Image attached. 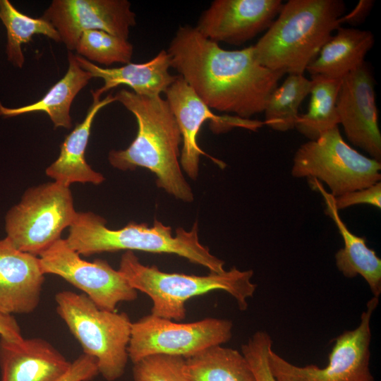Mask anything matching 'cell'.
<instances>
[{
    "label": "cell",
    "instance_id": "1",
    "mask_svg": "<svg viewBox=\"0 0 381 381\" xmlns=\"http://www.w3.org/2000/svg\"><path fill=\"white\" fill-rule=\"evenodd\" d=\"M167 52L171 67L210 109L245 119L264 111L284 75L260 64L253 46L226 50L188 25L179 28Z\"/></svg>",
    "mask_w": 381,
    "mask_h": 381
},
{
    "label": "cell",
    "instance_id": "2",
    "mask_svg": "<svg viewBox=\"0 0 381 381\" xmlns=\"http://www.w3.org/2000/svg\"><path fill=\"white\" fill-rule=\"evenodd\" d=\"M114 97L135 116L138 132L126 149L109 152L110 164L123 171L146 168L156 176L159 188L179 200L192 202L193 193L179 162L181 135L167 100L126 89Z\"/></svg>",
    "mask_w": 381,
    "mask_h": 381
},
{
    "label": "cell",
    "instance_id": "3",
    "mask_svg": "<svg viewBox=\"0 0 381 381\" xmlns=\"http://www.w3.org/2000/svg\"><path fill=\"white\" fill-rule=\"evenodd\" d=\"M341 0H289L253 46L258 62L284 74H303L342 23Z\"/></svg>",
    "mask_w": 381,
    "mask_h": 381
},
{
    "label": "cell",
    "instance_id": "4",
    "mask_svg": "<svg viewBox=\"0 0 381 381\" xmlns=\"http://www.w3.org/2000/svg\"><path fill=\"white\" fill-rule=\"evenodd\" d=\"M68 229L65 240L80 255L119 250L168 253L203 266L210 272L225 271L224 262L200 242L197 222L191 229L178 228L173 235L170 226L157 219L151 227L145 223L131 222L123 228L112 229L107 226L102 217L92 212H80Z\"/></svg>",
    "mask_w": 381,
    "mask_h": 381
},
{
    "label": "cell",
    "instance_id": "5",
    "mask_svg": "<svg viewBox=\"0 0 381 381\" xmlns=\"http://www.w3.org/2000/svg\"><path fill=\"white\" fill-rule=\"evenodd\" d=\"M118 270L133 289L150 298V314L174 321L186 318L188 300L216 290L230 294L238 308L246 310L247 300L257 289L251 282L252 270H240L233 267L223 272H210L202 276L167 273L156 265H143L133 251L122 254Z\"/></svg>",
    "mask_w": 381,
    "mask_h": 381
},
{
    "label": "cell",
    "instance_id": "6",
    "mask_svg": "<svg viewBox=\"0 0 381 381\" xmlns=\"http://www.w3.org/2000/svg\"><path fill=\"white\" fill-rule=\"evenodd\" d=\"M56 312L80 344L96 360L99 374L115 381L124 373L132 322L126 313L98 307L84 294L62 291L55 295Z\"/></svg>",
    "mask_w": 381,
    "mask_h": 381
},
{
    "label": "cell",
    "instance_id": "7",
    "mask_svg": "<svg viewBox=\"0 0 381 381\" xmlns=\"http://www.w3.org/2000/svg\"><path fill=\"white\" fill-rule=\"evenodd\" d=\"M380 162L351 147L336 127L300 145L291 173L295 178L325 183L337 198L380 181Z\"/></svg>",
    "mask_w": 381,
    "mask_h": 381
},
{
    "label": "cell",
    "instance_id": "8",
    "mask_svg": "<svg viewBox=\"0 0 381 381\" xmlns=\"http://www.w3.org/2000/svg\"><path fill=\"white\" fill-rule=\"evenodd\" d=\"M78 212L70 187L55 181L28 189L6 217V238L18 250L39 256L61 238Z\"/></svg>",
    "mask_w": 381,
    "mask_h": 381
},
{
    "label": "cell",
    "instance_id": "9",
    "mask_svg": "<svg viewBox=\"0 0 381 381\" xmlns=\"http://www.w3.org/2000/svg\"><path fill=\"white\" fill-rule=\"evenodd\" d=\"M232 329L233 322L226 319L208 318L181 323L150 314L132 322L128 358L133 363L155 354L188 358L229 341Z\"/></svg>",
    "mask_w": 381,
    "mask_h": 381
},
{
    "label": "cell",
    "instance_id": "10",
    "mask_svg": "<svg viewBox=\"0 0 381 381\" xmlns=\"http://www.w3.org/2000/svg\"><path fill=\"white\" fill-rule=\"evenodd\" d=\"M379 298L372 297L361 315L358 327L334 339L324 368L298 366L273 351H269L270 369L277 381H375L370 370V320Z\"/></svg>",
    "mask_w": 381,
    "mask_h": 381
},
{
    "label": "cell",
    "instance_id": "11",
    "mask_svg": "<svg viewBox=\"0 0 381 381\" xmlns=\"http://www.w3.org/2000/svg\"><path fill=\"white\" fill-rule=\"evenodd\" d=\"M60 238L38 256L44 274H55L80 289L100 308L115 311L121 302L133 301L138 291L107 261L83 260Z\"/></svg>",
    "mask_w": 381,
    "mask_h": 381
},
{
    "label": "cell",
    "instance_id": "12",
    "mask_svg": "<svg viewBox=\"0 0 381 381\" xmlns=\"http://www.w3.org/2000/svg\"><path fill=\"white\" fill-rule=\"evenodd\" d=\"M164 94L165 99L176 119L181 135L183 144L179 158L180 164L193 180H195L198 176L200 155L209 157L220 167H224L222 162L207 155L198 145V135L205 121H210V128L215 133L224 132L234 127L254 131L263 123L238 116L214 114L179 75H177L176 80Z\"/></svg>",
    "mask_w": 381,
    "mask_h": 381
},
{
    "label": "cell",
    "instance_id": "13",
    "mask_svg": "<svg viewBox=\"0 0 381 381\" xmlns=\"http://www.w3.org/2000/svg\"><path fill=\"white\" fill-rule=\"evenodd\" d=\"M42 18L54 26L70 52L85 31L102 30L128 40L136 24L127 0H54Z\"/></svg>",
    "mask_w": 381,
    "mask_h": 381
},
{
    "label": "cell",
    "instance_id": "14",
    "mask_svg": "<svg viewBox=\"0 0 381 381\" xmlns=\"http://www.w3.org/2000/svg\"><path fill=\"white\" fill-rule=\"evenodd\" d=\"M337 111L348 140L380 162L381 133L375 81L365 62L341 79Z\"/></svg>",
    "mask_w": 381,
    "mask_h": 381
},
{
    "label": "cell",
    "instance_id": "15",
    "mask_svg": "<svg viewBox=\"0 0 381 381\" xmlns=\"http://www.w3.org/2000/svg\"><path fill=\"white\" fill-rule=\"evenodd\" d=\"M282 6L281 0H215L195 28L214 42L241 45L267 30Z\"/></svg>",
    "mask_w": 381,
    "mask_h": 381
},
{
    "label": "cell",
    "instance_id": "16",
    "mask_svg": "<svg viewBox=\"0 0 381 381\" xmlns=\"http://www.w3.org/2000/svg\"><path fill=\"white\" fill-rule=\"evenodd\" d=\"M45 274L38 256L0 239V312L29 314L39 306Z\"/></svg>",
    "mask_w": 381,
    "mask_h": 381
},
{
    "label": "cell",
    "instance_id": "17",
    "mask_svg": "<svg viewBox=\"0 0 381 381\" xmlns=\"http://www.w3.org/2000/svg\"><path fill=\"white\" fill-rule=\"evenodd\" d=\"M71 362L48 341L0 337V381H56Z\"/></svg>",
    "mask_w": 381,
    "mask_h": 381
},
{
    "label": "cell",
    "instance_id": "18",
    "mask_svg": "<svg viewBox=\"0 0 381 381\" xmlns=\"http://www.w3.org/2000/svg\"><path fill=\"white\" fill-rule=\"evenodd\" d=\"M75 57L80 66L90 73L92 78L104 80V85L95 90L100 96L120 85L128 86L139 95L157 96L164 93L177 77L169 73L171 59L166 50H161L147 62L128 63L117 68H103L78 54Z\"/></svg>",
    "mask_w": 381,
    "mask_h": 381
},
{
    "label": "cell",
    "instance_id": "19",
    "mask_svg": "<svg viewBox=\"0 0 381 381\" xmlns=\"http://www.w3.org/2000/svg\"><path fill=\"white\" fill-rule=\"evenodd\" d=\"M313 190L322 196L325 213L334 221L344 241V247L335 254L338 270L346 278L361 276L368 284L374 297L381 294V259L367 245L365 237L352 233L342 221L335 205V197L325 190L321 182L309 179Z\"/></svg>",
    "mask_w": 381,
    "mask_h": 381
},
{
    "label": "cell",
    "instance_id": "20",
    "mask_svg": "<svg viewBox=\"0 0 381 381\" xmlns=\"http://www.w3.org/2000/svg\"><path fill=\"white\" fill-rule=\"evenodd\" d=\"M91 93L93 102L85 118L65 138L58 158L45 171L54 181L68 187L73 183L99 185L105 179L101 173L95 171L87 164L85 152L96 114L102 108L115 102L116 99L112 94H109L100 99L101 96L95 90H91Z\"/></svg>",
    "mask_w": 381,
    "mask_h": 381
},
{
    "label": "cell",
    "instance_id": "21",
    "mask_svg": "<svg viewBox=\"0 0 381 381\" xmlns=\"http://www.w3.org/2000/svg\"><path fill=\"white\" fill-rule=\"evenodd\" d=\"M375 39L369 30L339 27L326 42L306 71L310 76L320 75L341 80L365 63Z\"/></svg>",
    "mask_w": 381,
    "mask_h": 381
},
{
    "label": "cell",
    "instance_id": "22",
    "mask_svg": "<svg viewBox=\"0 0 381 381\" xmlns=\"http://www.w3.org/2000/svg\"><path fill=\"white\" fill-rule=\"evenodd\" d=\"M68 68L64 77L56 82L40 100L25 106L10 108L0 102V116L13 117L24 114L43 111L49 116L54 128L70 129L71 104L78 93L92 78L81 68L71 52L68 53Z\"/></svg>",
    "mask_w": 381,
    "mask_h": 381
},
{
    "label": "cell",
    "instance_id": "23",
    "mask_svg": "<svg viewBox=\"0 0 381 381\" xmlns=\"http://www.w3.org/2000/svg\"><path fill=\"white\" fill-rule=\"evenodd\" d=\"M183 370L193 381H256L243 353L222 345L185 358Z\"/></svg>",
    "mask_w": 381,
    "mask_h": 381
},
{
    "label": "cell",
    "instance_id": "24",
    "mask_svg": "<svg viewBox=\"0 0 381 381\" xmlns=\"http://www.w3.org/2000/svg\"><path fill=\"white\" fill-rule=\"evenodd\" d=\"M310 100L306 113L299 114L295 128L309 140L338 127L337 99L341 80L311 76Z\"/></svg>",
    "mask_w": 381,
    "mask_h": 381
},
{
    "label": "cell",
    "instance_id": "25",
    "mask_svg": "<svg viewBox=\"0 0 381 381\" xmlns=\"http://www.w3.org/2000/svg\"><path fill=\"white\" fill-rule=\"evenodd\" d=\"M0 20L6 29L7 60L16 67H23L25 57L22 44L31 41L34 35H43L56 42H61L57 30L49 21L20 12L9 0H0Z\"/></svg>",
    "mask_w": 381,
    "mask_h": 381
},
{
    "label": "cell",
    "instance_id": "26",
    "mask_svg": "<svg viewBox=\"0 0 381 381\" xmlns=\"http://www.w3.org/2000/svg\"><path fill=\"white\" fill-rule=\"evenodd\" d=\"M311 80L303 74H289L270 95L264 109L265 122L274 131L295 128L298 109L310 94Z\"/></svg>",
    "mask_w": 381,
    "mask_h": 381
},
{
    "label": "cell",
    "instance_id": "27",
    "mask_svg": "<svg viewBox=\"0 0 381 381\" xmlns=\"http://www.w3.org/2000/svg\"><path fill=\"white\" fill-rule=\"evenodd\" d=\"M75 50L78 55L90 62L110 66L115 63H131L133 47L128 40L102 30H90L83 32Z\"/></svg>",
    "mask_w": 381,
    "mask_h": 381
},
{
    "label": "cell",
    "instance_id": "28",
    "mask_svg": "<svg viewBox=\"0 0 381 381\" xmlns=\"http://www.w3.org/2000/svg\"><path fill=\"white\" fill-rule=\"evenodd\" d=\"M183 357L155 354L133 363V381H193L183 370Z\"/></svg>",
    "mask_w": 381,
    "mask_h": 381
},
{
    "label": "cell",
    "instance_id": "29",
    "mask_svg": "<svg viewBox=\"0 0 381 381\" xmlns=\"http://www.w3.org/2000/svg\"><path fill=\"white\" fill-rule=\"evenodd\" d=\"M272 339L265 331H257L241 345V353L248 361L256 381H277L269 366V351Z\"/></svg>",
    "mask_w": 381,
    "mask_h": 381
},
{
    "label": "cell",
    "instance_id": "30",
    "mask_svg": "<svg viewBox=\"0 0 381 381\" xmlns=\"http://www.w3.org/2000/svg\"><path fill=\"white\" fill-rule=\"evenodd\" d=\"M359 204H368L377 208H381L380 181L335 198V205L338 210Z\"/></svg>",
    "mask_w": 381,
    "mask_h": 381
},
{
    "label": "cell",
    "instance_id": "31",
    "mask_svg": "<svg viewBox=\"0 0 381 381\" xmlns=\"http://www.w3.org/2000/svg\"><path fill=\"white\" fill-rule=\"evenodd\" d=\"M98 374L96 360L82 353L71 362L66 373L56 381H90Z\"/></svg>",
    "mask_w": 381,
    "mask_h": 381
},
{
    "label": "cell",
    "instance_id": "32",
    "mask_svg": "<svg viewBox=\"0 0 381 381\" xmlns=\"http://www.w3.org/2000/svg\"><path fill=\"white\" fill-rule=\"evenodd\" d=\"M0 337L13 341H18L24 338L13 315L0 312Z\"/></svg>",
    "mask_w": 381,
    "mask_h": 381
},
{
    "label": "cell",
    "instance_id": "33",
    "mask_svg": "<svg viewBox=\"0 0 381 381\" xmlns=\"http://www.w3.org/2000/svg\"><path fill=\"white\" fill-rule=\"evenodd\" d=\"M373 4V1H360L351 13L342 18V23H359L365 18Z\"/></svg>",
    "mask_w": 381,
    "mask_h": 381
}]
</instances>
